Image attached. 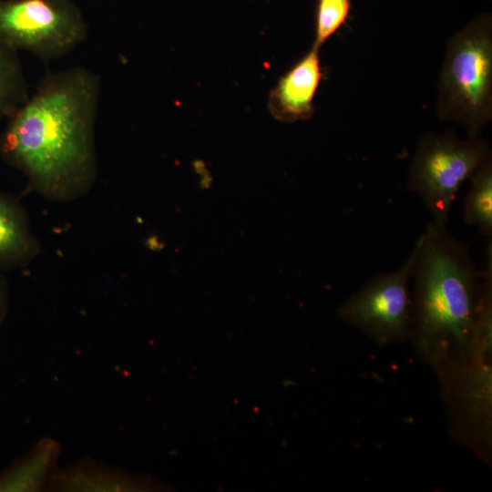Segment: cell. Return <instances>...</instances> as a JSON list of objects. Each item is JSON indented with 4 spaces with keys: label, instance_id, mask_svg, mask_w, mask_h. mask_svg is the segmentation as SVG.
Returning <instances> with one entry per match:
<instances>
[{
    "label": "cell",
    "instance_id": "6da1fadb",
    "mask_svg": "<svg viewBox=\"0 0 492 492\" xmlns=\"http://www.w3.org/2000/svg\"><path fill=\"white\" fill-rule=\"evenodd\" d=\"M99 99V77L85 67L46 74L7 118L0 140L2 156L47 199L64 201L83 195L97 172Z\"/></svg>",
    "mask_w": 492,
    "mask_h": 492
},
{
    "label": "cell",
    "instance_id": "4fadbf2b",
    "mask_svg": "<svg viewBox=\"0 0 492 492\" xmlns=\"http://www.w3.org/2000/svg\"><path fill=\"white\" fill-rule=\"evenodd\" d=\"M7 307V295L4 282L0 279V322L4 319Z\"/></svg>",
    "mask_w": 492,
    "mask_h": 492
},
{
    "label": "cell",
    "instance_id": "9c48e42d",
    "mask_svg": "<svg viewBox=\"0 0 492 492\" xmlns=\"http://www.w3.org/2000/svg\"><path fill=\"white\" fill-rule=\"evenodd\" d=\"M54 443L40 445L25 460L0 477V491H35L49 477L56 457Z\"/></svg>",
    "mask_w": 492,
    "mask_h": 492
},
{
    "label": "cell",
    "instance_id": "7a4b0ae2",
    "mask_svg": "<svg viewBox=\"0 0 492 492\" xmlns=\"http://www.w3.org/2000/svg\"><path fill=\"white\" fill-rule=\"evenodd\" d=\"M411 327L422 346L464 345L474 337L482 271L446 225L430 221L418 237Z\"/></svg>",
    "mask_w": 492,
    "mask_h": 492
},
{
    "label": "cell",
    "instance_id": "3957f363",
    "mask_svg": "<svg viewBox=\"0 0 492 492\" xmlns=\"http://www.w3.org/2000/svg\"><path fill=\"white\" fill-rule=\"evenodd\" d=\"M436 115L479 137L492 119V16L484 12L447 40L437 83Z\"/></svg>",
    "mask_w": 492,
    "mask_h": 492
},
{
    "label": "cell",
    "instance_id": "8fae6325",
    "mask_svg": "<svg viewBox=\"0 0 492 492\" xmlns=\"http://www.w3.org/2000/svg\"><path fill=\"white\" fill-rule=\"evenodd\" d=\"M29 96L18 52L0 43V120L13 115Z\"/></svg>",
    "mask_w": 492,
    "mask_h": 492
},
{
    "label": "cell",
    "instance_id": "30bf717a",
    "mask_svg": "<svg viewBox=\"0 0 492 492\" xmlns=\"http://www.w3.org/2000/svg\"><path fill=\"white\" fill-rule=\"evenodd\" d=\"M471 185L463 207L466 224L475 226L486 237L492 235V159L471 177Z\"/></svg>",
    "mask_w": 492,
    "mask_h": 492
},
{
    "label": "cell",
    "instance_id": "52a82bcc",
    "mask_svg": "<svg viewBox=\"0 0 492 492\" xmlns=\"http://www.w3.org/2000/svg\"><path fill=\"white\" fill-rule=\"evenodd\" d=\"M320 49L312 47L277 82L268 97V110L278 121L293 123L311 118L322 78Z\"/></svg>",
    "mask_w": 492,
    "mask_h": 492
},
{
    "label": "cell",
    "instance_id": "7c38bea8",
    "mask_svg": "<svg viewBox=\"0 0 492 492\" xmlns=\"http://www.w3.org/2000/svg\"><path fill=\"white\" fill-rule=\"evenodd\" d=\"M352 0H318L313 46L323 45L345 23Z\"/></svg>",
    "mask_w": 492,
    "mask_h": 492
},
{
    "label": "cell",
    "instance_id": "277c9868",
    "mask_svg": "<svg viewBox=\"0 0 492 492\" xmlns=\"http://www.w3.org/2000/svg\"><path fill=\"white\" fill-rule=\"evenodd\" d=\"M490 159V144L480 137L463 138L454 130L425 134L417 141L406 188L421 198L432 221L447 226L461 185Z\"/></svg>",
    "mask_w": 492,
    "mask_h": 492
},
{
    "label": "cell",
    "instance_id": "5b68a950",
    "mask_svg": "<svg viewBox=\"0 0 492 492\" xmlns=\"http://www.w3.org/2000/svg\"><path fill=\"white\" fill-rule=\"evenodd\" d=\"M86 19L72 0H0V43L48 62L87 37Z\"/></svg>",
    "mask_w": 492,
    "mask_h": 492
},
{
    "label": "cell",
    "instance_id": "ba28073f",
    "mask_svg": "<svg viewBox=\"0 0 492 492\" xmlns=\"http://www.w3.org/2000/svg\"><path fill=\"white\" fill-rule=\"evenodd\" d=\"M37 244L23 211L0 194V265L18 266L31 260Z\"/></svg>",
    "mask_w": 492,
    "mask_h": 492
},
{
    "label": "cell",
    "instance_id": "8992f818",
    "mask_svg": "<svg viewBox=\"0 0 492 492\" xmlns=\"http://www.w3.org/2000/svg\"><path fill=\"white\" fill-rule=\"evenodd\" d=\"M415 256V246L396 271L372 277L340 307V316L381 342L405 336L411 328L409 285Z\"/></svg>",
    "mask_w": 492,
    "mask_h": 492
}]
</instances>
